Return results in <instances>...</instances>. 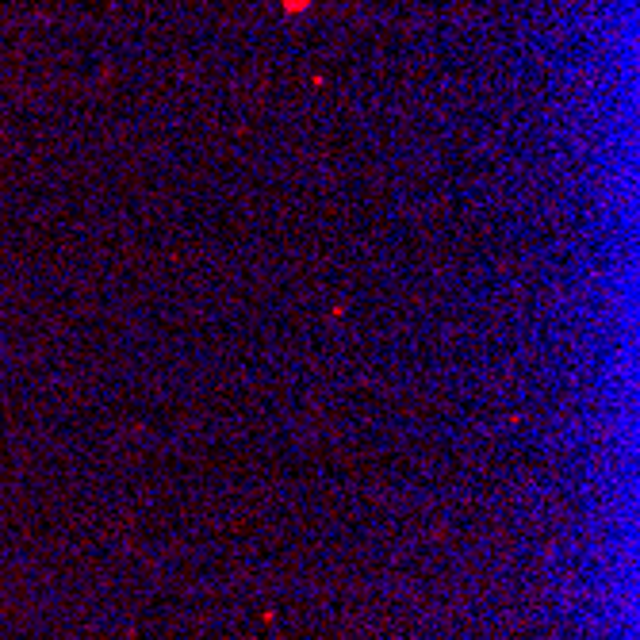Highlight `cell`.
Wrapping results in <instances>:
<instances>
[{
  "instance_id": "obj_1",
  "label": "cell",
  "mask_w": 640,
  "mask_h": 640,
  "mask_svg": "<svg viewBox=\"0 0 640 640\" xmlns=\"http://www.w3.org/2000/svg\"><path fill=\"white\" fill-rule=\"evenodd\" d=\"M303 4H311V0H284V8H288V12H295V8H303Z\"/></svg>"
}]
</instances>
